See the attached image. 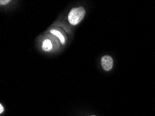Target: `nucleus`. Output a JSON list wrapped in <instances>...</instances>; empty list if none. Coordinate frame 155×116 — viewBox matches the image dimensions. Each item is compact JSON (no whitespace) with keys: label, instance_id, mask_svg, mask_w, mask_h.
<instances>
[{"label":"nucleus","instance_id":"obj_3","mask_svg":"<svg viewBox=\"0 0 155 116\" xmlns=\"http://www.w3.org/2000/svg\"><path fill=\"white\" fill-rule=\"evenodd\" d=\"M43 49L45 51H50L51 48H52V44H51V41L49 39L45 40L43 42Z\"/></svg>","mask_w":155,"mask_h":116},{"label":"nucleus","instance_id":"obj_5","mask_svg":"<svg viewBox=\"0 0 155 116\" xmlns=\"http://www.w3.org/2000/svg\"><path fill=\"white\" fill-rule=\"evenodd\" d=\"M8 2H10V1H9V0H6V1H3V0H1V1H0V4H1L2 5H3V4H8Z\"/></svg>","mask_w":155,"mask_h":116},{"label":"nucleus","instance_id":"obj_4","mask_svg":"<svg viewBox=\"0 0 155 116\" xmlns=\"http://www.w3.org/2000/svg\"><path fill=\"white\" fill-rule=\"evenodd\" d=\"M51 34H54L56 36H57L58 38V39L60 40L61 42V44H65V38H64V36H63V34L61 33L60 31H58L57 30H54V29H52L50 31Z\"/></svg>","mask_w":155,"mask_h":116},{"label":"nucleus","instance_id":"obj_7","mask_svg":"<svg viewBox=\"0 0 155 116\" xmlns=\"http://www.w3.org/2000/svg\"><path fill=\"white\" fill-rule=\"evenodd\" d=\"M92 116H95V115H92Z\"/></svg>","mask_w":155,"mask_h":116},{"label":"nucleus","instance_id":"obj_2","mask_svg":"<svg viewBox=\"0 0 155 116\" xmlns=\"http://www.w3.org/2000/svg\"><path fill=\"white\" fill-rule=\"evenodd\" d=\"M102 66L103 69L106 71H109L113 67V59L109 56H104L102 58Z\"/></svg>","mask_w":155,"mask_h":116},{"label":"nucleus","instance_id":"obj_6","mask_svg":"<svg viewBox=\"0 0 155 116\" xmlns=\"http://www.w3.org/2000/svg\"><path fill=\"white\" fill-rule=\"evenodd\" d=\"M4 111V107L2 104H0V113H2Z\"/></svg>","mask_w":155,"mask_h":116},{"label":"nucleus","instance_id":"obj_1","mask_svg":"<svg viewBox=\"0 0 155 116\" xmlns=\"http://www.w3.org/2000/svg\"><path fill=\"white\" fill-rule=\"evenodd\" d=\"M85 13L86 12L83 7H77L72 9L68 15L69 22L72 25H77L83 20Z\"/></svg>","mask_w":155,"mask_h":116}]
</instances>
